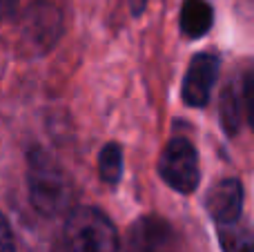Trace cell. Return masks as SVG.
I'll return each mask as SVG.
<instances>
[{
	"instance_id": "1",
	"label": "cell",
	"mask_w": 254,
	"mask_h": 252,
	"mask_svg": "<svg viewBox=\"0 0 254 252\" xmlns=\"http://www.w3.org/2000/svg\"><path fill=\"white\" fill-rule=\"evenodd\" d=\"M27 183H29L31 205L45 217H58L71 208L74 188L65 170L45 152L36 150L29 154L27 165Z\"/></svg>"
},
{
	"instance_id": "2",
	"label": "cell",
	"mask_w": 254,
	"mask_h": 252,
	"mask_svg": "<svg viewBox=\"0 0 254 252\" xmlns=\"http://www.w3.org/2000/svg\"><path fill=\"white\" fill-rule=\"evenodd\" d=\"M63 246L65 252H119V232L101 210L76 208L67 217Z\"/></svg>"
},
{
	"instance_id": "3",
	"label": "cell",
	"mask_w": 254,
	"mask_h": 252,
	"mask_svg": "<svg viewBox=\"0 0 254 252\" xmlns=\"http://www.w3.org/2000/svg\"><path fill=\"white\" fill-rule=\"evenodd\" d=\"M161 179L181 194H190L198 186V156L188 138H174L167 143L158 161Z\"/></svg>"
},
{
	"instance_id": "4",
	"label": "cell",
	"mask_w": 254,
	"mask_h": 252,
	"mask_svg": "<svg viewBox=\"0 0 254 252\" xmlns=\"http://www.w3.org/2000/svg\"><path fill=\"white\" fill-rule=\"evenodd\" d=\"M219 56L212 52L196 54L183 80V101L190 107H205L219 76Z\"/></svg>"
},
{
	"instance_id": "5",
	"label": "cell",
	"mask_w": 254,
	"mask_h": 252,
	"mask_svg": "<svg viewBox=\"0 0 254 252\" xmlns=\"http://www.w3.org/2000/svg\"><path fill=\"white\" fill-rule=\"evenodd\" d=\"M207 212L219 226H232L241 217L243 186L239 179H223L207 192Z\"/></svg>"
},
{
	"instance_id": "6",
	"label": "cell",
	"mask_w": 254,
	"mask_h": 252,
	"mask_svg": "<svg viewBox=\"0 0 254 252\" xmlns=\"http://www.w3.org/2000/svg\"><path fill=\"white\" fill-rule=\"evenodd\" d=\"M167 239V226L156 217H145L134 226L127 252H158Z\"/></svg>"
},
{
	"instance_id": "7",
	"label": "cell",
	"mask_w": 254,
	"mask_h": 252,
	"mask_svg": "<svg viewBox=\"0 0 254 252\" xmlns=\"http://www.w3.org/2000/svg\"><path fill=\"white\" fill-rule=\"evenodd\" d=\"M214 20V11L207 0H185L181 7V31L188 38L207 34Z\"/></svg>"
},
{
	"instance_id": "8",
	"label": "cell",
	"mask_w": 254,
	"mask_h": 252,
	"mask_svg": "<svg viewBox=\"0 0 254 252\" xmlns=\"http://www.w3.org/2000/svg\"><path fill=\"white\" fill-rule=\"evenodd\" d=\"M98 172L107 186H116L123 174V150L116 143H107L98 159Z\"/></svg>"
},
{
	"instance_id": "9",
	"label": "cell",
	"mask_w": 254,
	"mask_h": 252,
	"mask_svg": "<svg viewBox=\"0 0 254 252\" xmlns=\"http://www.w3.org/2000/svg\"><path fill=\"white\" fill-rule=\"evenodd\" d=\"M219 241L223 252H254L252 244V232L246 226H221L219 230Z\"/></svg>"
},
{
	"instance_id": "10",
	"label": "cell",
	"mask_w": 254,
	"mask_h": 252,
	"mask_svg": "<svg viewBox=\"0 0 254 252\" xmlns=\"http://www.w3.org/2000/svg\"><path fill=\"white\" fill-rule=\"evenodd\" d=\"M221 119H223V125H225V129H228V134L239 132V127H241V101H239V94L234 92V87H230L228 94L223 96Z\"/></svg>"
},
{
	"instance_id": "11",
	"label": "cell",
	"mask_w": 254,
	"mask_h": 252,
	"mask_svg": "<svg viewBox=\"0 0 254 252\" xmlns=\"http://www.w3.org/2000/svg\"><path fill=\"white\" fill-rule=\"evenodd\" d=\"M0 252H16V244H13V235L9 223L0 214Z\"/></svg>"
},
{
	"instance_id": "12",
	"label": "cell",
	"mask_w": 254,
	"mask_h": 252,
	"mask_svg": "<svg viewBox=\"0 0 254 252\" xmlns=\"http://www.w3.org/2000/svg\"><path fill=\"white\" fill-rule=\"evenodd\" d=\"M127 2H129L131 13H134V16H140L143 9H145V4H147V0H127Z\"/></svg>"
}]
</instances>
